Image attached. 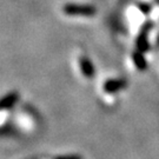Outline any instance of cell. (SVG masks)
<instances>
[{"mask_svg": "<svg viewBox=\"0 0 159 159\" xmlns=\"http://www.w3.org/2000/svg\"><path fill=\"white\" fill-rule=\"evenodd\" d=\"M156 1H157V4H159V0H156Z\"/></svg>", "mask_w": 159, "mask_h": 159, "instance_id": "obj_9", "label": "cell"}, {"mask_svg": "<svg viewBox=\"0 0 159 159\" xmlns=\"http://www.w3.org/2000/svg\"><path fill=\"white\" fill-rule=\"evenodd\" d=\"M137 6H138L139 11L142 12V13H144V14H148L150 12L152 11V5L148 4V2H139Z\"/></svg>", "mask_w": 159, "mask_h": 159, "instance_id": "obj_7", "label": "cell"}, {"mask_svg": "<svg viewBox=\"0 0 159 159\" xmlns=\"http://www.w3.org/2000/svg\"><path fill=\"white\" fill-rule=\"evenodd\" d=\"M126 86H127V81L124 78L107 79L102 84V91L107 94H116L121 90H124Z\"/></svg>", "mask_w": 159, "mask_h": 159, "instance_id": "obj_3", "label": "cell"}, {"mask_svg": "<svg viewBox=\"0 0 159 159\" xmlns=\"http://www.w3.org/2000/svg\"><path fill=\"white\" fill-rule=\"evenodd\" d=\"M132 60H133V64H134V66L137 67L138 71H140V72L146 71V68H148V61H146L145 56H144L143 52L136 50V51L132 53Z\"/></svg>", "mask_w": 159, "mask_h": 159, "instance_id": "obj_5", "label": "cell"}, {"mask_svg": "<svg viewBox=\"0 0 159 159\" xmlns=\"http://www.w3.org/2000/svg\"><path fill=\"white\" fill-rule=\"evenodd\" d=\"M18 99H19V94H18L17 92H11V93L6 94L2 98V100H1V108H2V111L13 107L17 104Z\"/></svg>", "mask_w": 159, "mask_h": 159, "instance_id": "obj_6", "label": "cell"}, {"mask_svg": "<svg viewBox=\"0 0 159 159\" xmlns=\"http://www.w3.org/2000/svg\"><path fill=\"white\" fill-rule=\"evenodd\" d=\"M154 24L153 21H146L142 26L140 29V32L138 34L136 39V47L138 51L143 52V53H146V52L151 48V45L148 43V33L151 32V30L153 29Z\"/></svg>", "mask_w": 159, "mask_h": 159, "instance_id": "obj_2", "label": "cell"}, {"mask_svg": "<svg viewBox=\"0 0 159 159\" xmlns=\"http://www.w3.org/2000/svg\"><path fill=\"white\" fill-rule=\"evenodd\" d=\"M79 67L81 74L86 78H92L96 73V68H94V65L91 61V59L85 56L79 58Z\"/></svg>", "mask_w": 159, "mask_h": 159, "instance_id": "obj_4", "label": "cell"}, {"mask_svg": "<svg viewBox=\"0 0 159 159\" xmlns=\"http://www.w3.org/2000/svg\"><path fill=\"white\" fill-rule=\"evenodd\" d=\"M64 14L70 17H86L91 18L97 14V8L92 5H81L70 2L63 6Z\"/></svg>", "mask_w": 159, "mask_h": 159, "instance_id": "obj_1", "label": "cell"}, {"mask_svg": "<svg viewBox=\"0 0 159 159\" xmlns=\"http://www.w3.org/2000/svg\"><path fill=\"white\" fill-rule=\"evenodd\" d=\"M157 46L159 47V35H158V38H157Z\"/></svg>", "mask_w": 159, "mask_h": 159, "instance_id": "obj_8", "label": "cell"}]
</instances>
